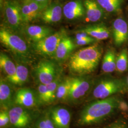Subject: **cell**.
<instances>
[{
  "mask_svg": "<svg viewBox=\"0 0 128 128\" xmlns=\"http://www.w3.org/2000/svg\"><path fill=\"white\" fill-rule=\"evenodd\" d=\"M16 33L8 28H0V43L22 61H28L31 56L30 48L25 40Z\"/></svg>",
  "mask_w": 128,
  "mask_h": 128,
  "instance_id": "obj_4",
  "label": "cell"
},
{
  "mask_svg": "<svg viewBox=\"0 0 128 128\" xmlns=\"http://www.w3.org/2000/svg\"><path fill=\"white\" fill-rule=\"evenodd\" d=\"M71 83V77L62 78L57 88L56 102H67Z\"/></svg>",
  "mask_w": 128,
  "mask_h": 128,
  "instance_id": "obj_25",
  "label": "cell"
},
{
  "mask_svg": "<svg viewBox=\"0 0 128 128\" xmlns=\"http://www.w3.org/2000/svg\"><path fill=\"white\" fill-rule=\"evenodd\" d=\"M4 17L7 27L15 32L23 30V22L20 4L15 0H6L4 2Z\"/></svg>",
  "mask_w": 128,
  "mask_h": 128,
  "instance_id": "obj_7",
  "label": "cell"
},
{
  "mask_svg": "<svg viewBox=\"0 0 128 128\" xmlns=\"http://www.w3.org/2000/svg\"><path fill=\"white\" fill-rule=\"evenodd\" d=\"M94 80V79L90 75L71 77V87L67 102L71 105L78 104L89 96Z\"/></svg>",
  "mask_w": 128,
  "mask_h": 128,
  "instance_id": "obj_5",
  "label": "cell"
},
{
  "mask_svg": "<svg viewBox=\"0 0 128 128\" xmlns=\"http://www.w3.org/2000/svg\"><path fill=\"white\" fill-rule=\"evenodd\" d=\"M37 2L48 6L50 4V0H35Z\"/></svg>",
  "mask_w": 128,
  "mask_h": 128,
  "instance_id": "obj_32",
  "label": "cell"
},
{
  "mask_svg": "<svg viewBox=\"0 0 128 128\" xmlns=\"http://www.w3.org/2000/svg\"><path fill=\"white\" fill-rule=\"evenodd\" d=\"M20 4L24 24L32 22L40 18L43 12L48 7L35 0H22Z\"/></svg>",
  "mask_w": 128,
  "mask_h": 128,
  "instance_id": "obj_10",
  "label": "cell"
},
{
  "mask_svg": "<svg viewBox=\"0 0 128 128\" xmlns=\"http://www.w3.org/2000/svg\"><path fill=\"white\" fill-rule=\"evenodd\" d=\"M28 38L32 43L40 41L54 33L52 28L45 26L32 25L24 28L23 30Z\"/></svg>",
  "mask_w": 128,
  "mask_h": 128,
  "instance_id": "obj_19",
  "label": "cell"
},
{
  "mask_svg": "<svg viewBox=\"0 0 128 128\" xmlns=\"http://www.w3.org/2000/svg\"><path fill=\"white\" fill-rule=\"evenodd\" d=\"M2 0H0V5H2Z\"/></svg>",
  "mask_w": 128,
  "mask_h": 128,
  "instance_id": "obj_34",
  "label": "cell"
},
{
  "mask_svg": "<svg viewBox=\"0 0 128 128\" xmlns=\"http://www.w3.org/2000/svg\"><path fill=\"white\" fill-rule=\"evenodd\" d=\"M117 95L90 101L80 112L77 124L88 126L100 124L111 117L118 110L121 102Z\"/></svg>",
  "mask_w": 128,
  "mask_h": 128,
  "instance_id": "obj_1",
  "label": "cell"
},
{
  "mask_svg": "<svg viewBox=\"0 0 128 128\" xmlns=\"http://www.w3.org/2000/svg\"><path fill=\"white\" fill-rule=\"evenodd\" d=\"M126 0H97L103 9L107 14H119L122 10Z\"/></svg>",
  "mask_w": 128,
  "mask_h": 128,
  "instance_id": "obj_24",
  "label": "cell"
},
{
  "mask_svg": "<svg viewBox=\"0 0 128 128\" xmlns=\"http://www.w3.org/2000/svg\"><path fill=\"white\" fill-rule=\"evenodd\" d=\"M112 33L115 45L122 46L128 40V24L125 18L119 17L112 24Z\"/></svg>",
  "mask_w": 128,
  "mask_h": 128,
  "instance_id": "obj_14",
  "label": "cell"
},
{
  "mask_svg": "<svg viewBox=\"0 0 128 128\" xmlns=\"http://www.w3.org/2000/svg\"><path fill=\"white\" fill-rule=\"evenodd\" d=\"M28 78V69L24 64L20 63L16 64V71L14 76L6 79L12 86H22L27 82Z\"/></svg>",
  "mask_w": 128,
  "mask_h": 128,
  "instance_id": "obj_22",
  "label": "cell"
},
{
  "mask_svg": "<svg viewBox=\"0 0 128 128\" xmlns=\"http://www.w3.org/2000/svg\"><path fill=\"white\" fill-rule=\"evenodd\" d=\"M63 15V7L60 3L50 4L43 12L42 20L44 23L52 24L60 22Z\"/></svg>",
  "mask_w": 128,
  "mask_h": 128,
  "instance_id": "obj_20",
  "label": "cell"
},
{
  "mask_svg": "<svg viewBox=\"0 0 128 128\" xmlns=\"http://www.w3.org/2000/svg\"><path fill=\"white\" fill-rule=\"evenodd\" d=\"M14 105L34 109L40 107L37 92L30 88H22L15 92Z\"/></svg>",
  "mask_w": 128,
  "mask_h": 128,
  "instance_id": "obj_12",
  "label": "cell"
},
{
  "mask_svg": "<svg viewBox=\"0 0 128 128\" xmlns=\"http://www.w3.org/2000/svg\"><path fill=\"white\" fill-rule=\"evenodd\" d=\"M10 126V118L9 110L0 109V128H9Z\"/></svg>",
  "mask_w": 128,
  "mask_h": 128,
  "instance_id": "obj_29",
  "label": "cell"
},
{
  "mask_svg": "<svg viewBox=\"0 0 128 128\" xmlns=\"http://www.w3.org/2000/svg\"><path fill=\"white\" fill-rule=\"evenodd\" d=\"M10 128H33L39 115L34 109L14 105L9 110Z\"/></svg>",
  "mask_w": 128,
  "mask_h": 128,
  "instance_id": "obj_6",
  "label": "cell"
},
{
  "mask_svg": "<svg viewBox=\"0 0 128 128\" xmlns=\"http://www.w3.org/2000/svg\"><path fill=\"white\" fill-rule=\"evenodd\" d=\"M116 57L117 55L114 48H109L106 50L102 62V70L104 73H112L116 70Z\"/></svg>",
  "mask_w": 128,
  "mask_h": 128,
  "instance_id": "obj_23",
  "label": "cell"
},
{
  "mask_svg": "<svg viewBox=\"0 0 128 128\" xmlns=\"http://www.w3.org/2000/svg\"><path fill=\"white\" fill-rule=\"evenodd\" d=\"M83 4L86 15L90 22L96 23L104 18L106 12L97 0H84Z\"/></svg>",
  "mask_w": 128,
  "mask_h": 128,
  "instance_id": "obj_17",
  "label": "cell"
},
{
  "mask_svg": "<svg viewBox=\"0 0 128 128\" xmlns=\"http://www.w3.org/2000/svg\"><path fill=\"white\" fill-rule=\"evenodd\" d=\"M34 76L39 84H47L61 76V69L50 60L40 62L34 70Z\"/></svg>",
  "mask_w": 128,
  "mask_h": 128,
  "instance_id": "obj_9",
  "label": "cell"
},
{
  "mask_svg": "<svg viewBox=\"0 0 128 128\" xmlns=\"http://www.w3.org/2000/svg\"><path fill=\"white\" fill-rule=\"evenodd\" d=\"M104 128H128V122L124 119H117Z\"/></svg>",
  "mask_w": 128,
  "mask_h": 128,
  "instance_id": "obj_30",
  "label": "cell"
},
{
  "mask_svg": "<svg viewBox=\"0 0 128 128\" xmlns=\"http://www.w3.org/2000/svg\"><path fill=\"white\" fill-rule=\"evenodd\" d=\"M126 81H127V86H128V77H127V80H126Z\"/></svg>",
  "mask_w": 128,
  "mask_h": 128,
  "instance_id": "obj_33",
  "label": "cell"
},
{
  "mask_svg": "<svg viewBox=\"0 0 128 128\" xmlns=\"http://www.w3.org/2000/svg\"><path fill=\"white\" fill-rule=\"evenodd\" d=\"M76 46L70 37L66 35L60 41L54 58L58 62L61 63L68 59Z\"/></svg>",
  "mask_w": 128,
  "mask_h": 128,
  "instance_id": "obj_18",
  "label": "cell"
},
{
  "mask_svg": "<svg viewBox=\"0 0 128 128\" xmlns=\"http://www.w3.org/2000/svg\"><path fill=\"white\" fill-rule=\"evenodd\" d=\"M98 40L92 37H90L80 40H74V43L76 46H89L98 42Z\"/></svg>",
  "mask_w": 128,
  "mask_h": 128,
  "instance_id": "obj_31",
  "label": "cell"
},
{
  "mask_svg": "<svg viewBox=\"0 0 128 128\" xmlns=\"http://www.w3.org/2000/svg\"><path fill=\"white\" fill-rule=\"evenodd\" d=\"M128 69V52L123 48L117 55L116 71L119 74L124 73Z\"/></svg>",
  "mask_w": 128,
  "mask_h": 128,
  "instance_id": "obj_27",
  "label": "cell"
},
{
  "mask_svg": "<svg viewBox=\"0 0 128 128\" xmlns=\"http://www.w3.org/2000/svg\"><path fill=\"white\" fill-rule=\"evenodd\" d=\"M80 30L86 32L89 35L98 41L107 40L110 36L109 28L104 23H94L88 25Z\"/></svg>",
  "mask_w": 128,
  "mask_h": 128,
  "instance_id": "obj_21",
  "label": "cell"
},
{
  "mask_svg": "<svg viewBox=\"0 0 128 128\" xmlns=\"http://www.w3.org/2000/svg\"><path fill=\"white\" fill-rule=\"evenodd\" d=\"M63 12L65 18L70 21L80 20L86 15L83 2L81 0L69 1L63 6Z\"/></svg>",
  "mask_w": 128,
  "mask_h": 128,
  "instance_id": "obj_15",
  "label": "cell"
},
{
  "mask_svg": "<svg viewBox=\"0 0 128 128\" xmlns=\"http://www.w3.org/2000/svg\"><path fill=\"white\" fill-rule=\"evenodd\" d=\"M103 53V48L97 43L82 48L69 58L68 67L74 76L90 75L98 66Z\"/></svg>",
  "mask_w": 128,
  "mask_h": 128,
  "instance_id": "obj_2",
  "label": "cell"
},
{
  "mask_svg": "<svg viewBox=\"0 0 128 128\" xmlns=\"http://www.w3.org/2000/svg\"><path fill=\"white\" fill-rule=\"evenodd\" d=\"M0 68L1 72L5 76V78H10L13 76L16 71V64L3 52L0 54Z\"/></svg>",
  "mask_w": 128,
  "mask_h": 128,
  "instance_id": "obj_26",
  "label": "cell"
},
{
  "mask_svg": "<svg viewBox=\"0 0 128 128\" xmlns=\"http://www.w3.org/2000/svg\"><path fill=\"white\" fill-rule=\"evenodd\" d=\"M62 78L61 76L47 84H39L36 92L40 106L50 105L55 102L57 88Z\"/></svg>",
  "mask_w": 128,
  "mask_h": 128,
  "instance_id": "obj_11",
  "label": "cell"
},
{
  "mask_svg": "<svg viewBox=\"0 0 128 128\" xmlns=\"http://www.w3.org/2000/svg\"><path fill=\"white\" fill-rule=\"evenodd\" d=\"M55 128H70L71 113L66 107L56 105L48 110Z\"/></svg>",
  "mask_w": 128,
  "mask_h": 128,
  "instance_id": "obj_13",
  "label": "cell"
},
{
  "mask_svg": "<svg viewBox=\"0 0 128 128\" xmlns=\"http://www.w3.org/2000/svg\"><path fill=\"white\" fill-rule=\"evenodd\" d=\"M67 35L64 29H61L40 41L33 43V48L37 54L46 57H54L60 41Z\"/></svg>",
  "mask_w": 128,
  "mask_h": 128,
  "instance_id": "obj_8",
  "label": "cell"
},
{
  "mask_svg": "<svg viewBox=\"0 0 128 128\" xmlns=\"http://www.w3.org/2000/svg\"><path fill=\"white\" fill-rule=\"evenodd\" d=\"M128 88L127 81L124 78L105 75L94 79L88 100L102 99L124 94Z\"/></svg>",
  "mask_w": 128,
  "mask_h": 128,
  "instance_id": "obj_3",
  "label": "cell"
},
{
  "mask_svg": "<svg viewBox=\"0 0 128 128\" xmlns=\"http://www.w3.org/2000/svg\"><path fill=\"white\" fill-rule=\"evenodd\" d=\"M33 128H55L48 110L39 116Z\"/></svg>",
  "mask_w": 128,
  "mask_h": 128,
  "instance_id": "obj_28",
  "label": "cell"
},
{
  "mask_svg": "<svg viewBox=\"0 0 128 128\" xmlns=\"http://www.w3.org/2000/svg\"><path fill=\"white\" fill-rule=\"evenodd\" d=\"M12 86L5 78L0 77V109L9 110L14 105V95Z\"/></svg>",
  "mask_w": 128,
  "mask_h": 128,
  "instance_id": "obj_16",
  "label": "cell"
}]
</instances>
